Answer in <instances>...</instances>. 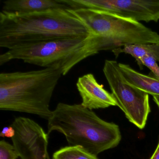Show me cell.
<instances>
[{
    "label": "cell",
    "mask_w": 159,
    "mask_h": 159,
    "mask_svg": "<svg viewBox=\"0 0 159 159\" xmlns=\"http://www.w3.org/2000/svg\"><path fill=\"white\" fill-rule=\"evenodd\" d=\"M71 11L94 35L110 40L120 48L132 44L159 43V34L140 22L96 10Z\"/></svg>",
    "instance_id": "5"
},
{
    "label": "cell",
    "mask_w": 159,
    "mask_h": 159,
    "mask_svg": "<svg viewBox=\"0 0 159 159\" xmlns=\"http://www.w3.org/2000/svg\"><path fill=\"white\" fill-rule=\"evenodd\" d=\"M150 159H159V139L158 145L156 147V149L154 151V152H153Z\"/></svg>",
    "instance_id": "17"
},
{
    "label": "cell",
    "mask_w": 159,
    "mask_h": 159,
    "mask_svg": "<svg viewBox=\"0 0 159 159\" xmlns=\"http://www.w3.org/2000/svg\"><path fill=\"white\" fill-rule=\"evenodd\" d=\"M119 67L126 83L147 93L159 96V80L138 72L130 66L119 63Z\"/></svg>",
    "instance_id": "11"
},
{
    "label": "cell",
    "mask_w": 159,
    "mask_h": 159,
    "mask_svg": "<svg viewBox=\"0 0 159 159\" xmlns=\"http://www.w3.org/2000/svg\"><path fill=\"white\" fill-rule=\"evenodd\" d=\"M153 100L159 108V96H153Z\"/></svg>",
    "instance_id": "18"
},
{
    "label": "cell",
    "mask_w": 159,
    "mask_h": 159,
    "mask_svg": "<svg viewBox=\"0 0 159 159\" xmlns=\"http://www.w3.org/2000/svg\"><path fill=\"white\" fill-rule=\"evenodd\" d=\"M15 134L13 145L21 159H47L48 134L35 121L25 117L16 118L11 124Z\"/></svg>",
    "instance_id": "8"
},
{
    "label": "cell",
    "mask_w": 159,
    "mask_h": 159,
    "mask_svg": "<svg viewBox=\"0 0 159 159\" xmlns=\"http://www.w3.org/2000/svg\"><path fill=\"white\" fill-rule=\"evenodd\" d=\"M15 134V131L14 128L11 125L8 127H5L3 128L1 133L0 134V136L2 137L10 138L11 139Z\"/></svg>",
    "instance_id": "16"
},
{
    "label": "cell",
    "mask_w": 159,
    "mask_h": 159,
    "mask_svg": "<svg viewBox=\"0 0 159 159\" xmlns=\"http://www.w3.org/2000/svg\"><path fill=\"white\" fill-rule=\"evenodd\" d=\"M96 36L64 38L16 46L0 56V65L18 59L45 68L59 69L65 76L77 64L98 53Z\"/></svg>",
    "instance_id": "4"
},
{
    "label": "cell",
    "mask_w": 159,
    "mask_h": 159,
    "mask_svg": "<svg viewBox=\"0 0 159 159\" xmlns=\"http://www.w3.org/2000/svg\"><path fill=\"white\" fill-rule=\"evenodd\" d=\"M141 64L143 66L149 69L154 75L156 79L159 80V66L157 64V61L153 57H146L141 59Z\"/></svg>",
    "instance_id": "15"
},
{
    "label": "cell",
    "mask_w": 159,
    "mask_h": 159,
    "mask_svg": "<svg viewBox=\"0 0 159 159\" xmlns=\"http://www.w3.org/2000/svg\"><path fill=\"white\" fill-rule=\"evenodd\" d=\"M62 75L56 68L1 73L0 109L49 120L52 113L50 102Z\"/></svg>",
    "instance_id": "3"
},
{
    "label": "cell",
    "mask_w": 159,
    "mask_h": 159,
    "mask_svg": "<svg viewBox=\"0 0 159 159\" xmlns=\"http://www.w3.org/2000/svg\"><path fill=\"white\" fill-rule=\"evenodd\" d=\"M53 159H98L80 146H66L56 151Z\"/></svg>",
    "instance_id": "13"
},
{
    "label": "cell",
    "mask_w": 159,
    "mask_h": 159,
    "mask_svg": "<svg viewBox=\"0 0 159 159\" xmlns=\"http://www.w3.org/2000/svg\"><path fill=\"white\" fill-rule=\"evenodd\" d=\"M72 10L87 9L137 22L159 21V0H59Z\"/></svg>",
    "instance_id": "7"
},
{
    "label": "cell",
    "mask_w": 159,
    "mask_h": 159,
    "mask_svg": "<svg viewBox=\"0 0 159 159\" xmlns=\"http://www.w3.org/2000/svg\"><path fill=\"white\" fill-rule=\"evenodd\" d=\"M76 86L82 98L81 104L88 109L92 110L117 106L111 93L98 82L92 73L79 78Z\"/></svg>",
    "instance_id": "9"
},
{
    "label": "cell",
    "mask_w": 159,
    "mask_h": 159,
    "mask_svg": "<svg viewBox=\"0 0 159 159\" xmlns=\"http://www.w3.org/2000/svg\"><path fill=\"white\" fill-rule=\"evenodd\" d=\"M19 155L13 145L5 140L0 141V159H17Z\"/></svg>",
    "instance_id": "14"
},
{
    "label": "cell",
    "mask_w": 159,
    "mask_h": 159,
    "mask_svg": "<svg viewBox=\"0 0 159 159\" xmlns=\"http://www.w3.org/2000/svg\"><path fill=\"white\" fill-rule=\"evenodd\" d=\"M114 60H106L103 71L111 94L128 120L142 129L151 111L149 95L126 83L119 67Z\"/></svg>",
    "instance_id": "6"
},
{
    "label": "cell",
    "mask_w": 159,
    "mask_h": 159,
    "mask_svg": "<svg viewBox=\"0 0 159 159\" xmlns=\"http://www.w3.org/2000/svg\"><path fill=\"white\" fill-rule=\"evenodd\" d=\"M95 35L70 9H50L26 14L0 13V47Z\"/></svg>",
    "instance_id": "1"
},
{
    "label": "cell",
    "mask_w": 159,
    "mask_h": 159,
    "mask_svg": "<svg viewBox=\"0 0 159 159\" xmlns=\"http://www.w3.org/2000/svg\"><path fill=\"white\" fill-rule=\"evenodd\" d=\"M116 56L121 53L130 55L135 59L140 68L142 69L141 59L146 57H153L159 62V43H143L126 45L123 48L112 50Z\"/></svg>",
    "instance_id": "12"
},
{
    "label": "cell",
    "mask_w": 159,
    "mask_h": 159,
    "mask_svg": "<svg viewBox=\"0 0 159 159\" xmlns=\"http://www.w3.org/2000/svg\"><path fill=\"white\" fill-rule=\"evenodd\" d=\"M70 9L58 0H8L2 11L8 13L26 14L50 9Z\"/></svg>",
    "instance_id": "10"
},
{
    "label": "cell",
    "mask_w": 159,
    "mask_h": 159,
    "mask_svg": "<svg viewBox=\"0 0 159 159\" xmlns=\"http://www.w3.org/2000/svg\"><path fill=\"white\" fill-rule=\"evenodd\" d=\"M48 120V134L57 131L69 146H80L95 156L117 147L121 139L117 125L102 120L81 104L58 103Z\"/></svg>",
    "instance_id": "2"
},
{
    "label": "cell",
    "mask_w": 159,
    "mask_h": 159,
    "mask_svg": "<svg viewBox=\"0 0 159 159\" xmlns=\"http://www.w3.org/2000/svg\"><path fill=\"white\" fill-rule=\"evenodd\" d=\"M47 159H50V156H49V154L47 155Z\"/></svg>",
    "instance_id": "19"
}]
</instances>
